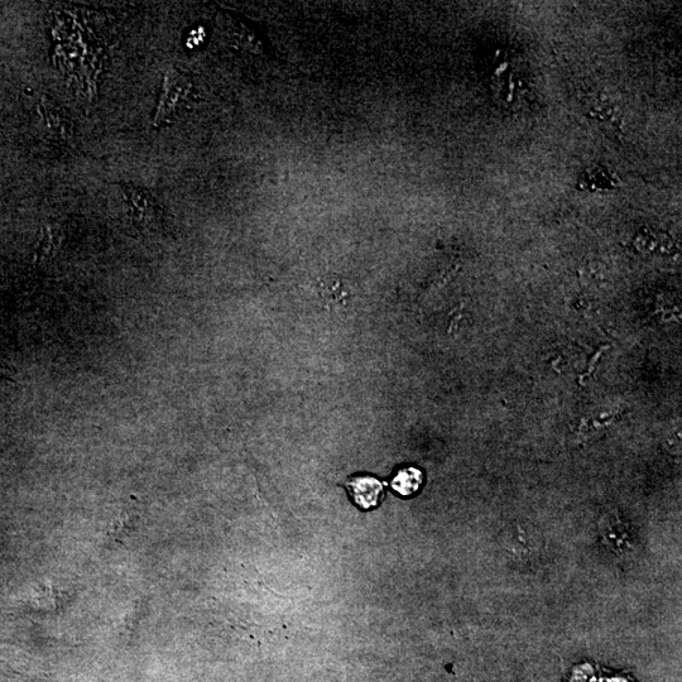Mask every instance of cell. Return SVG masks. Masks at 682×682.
Wrapping results in <instances>:
<instances>
[{
  "label": "cell",
  "mask_w": 682,
  "mask_h": 682,
  "mask_svg": "<svg viewBox=\"0 0 682 682\" xmlns=\"http://www.w3.org/2000/svg\"><path fill=\"white\" fill-rule=\"evenodd\" d=\"M588 115L590 118L598 120L600 123L611 124V126H619L618 124V110L614 108L611 100L605 95H593L588 100Z\"/></svg>",
  "instance_id": "6"
},
{
  "label": "cell",
  "mask_w": 682,
  "mask_h": 682,
  "mask_svg": "<svg viewBox=\"0 0 682 682\" xmlns=\"http://www.w3.org/2000/svg\"><path fill=\"white\" fill-rule=\"evenodd\" d=\"M120 192L128 208L132 223L143 233H157L163 225V213L160 204L150 191L142 186L122 182Z\"/></svg>",
  "instance_id": "2"
},
{
  "label": "cell",
  "mask_w": 682,
  "mask_h": 682,
  "mask_svg": "<svg viewBox=\"0 0 682 682\" xmlns=\"http://www.w3.org/2000/svg\"><path fill=\"white\" fill-rule=\"evenodd\" d=\"M350 494L360 508L376 507L383 492V484L373 477H357L348 482Z\"/></svg>",
  "instance_id": "4"
},
{
  "label": "cell",
  "mask_w": 682,
  "mask_h": 682,
  "mask_svg": "<svg viewBox=\"0 0 682 682\" xmlns=\"http://www.w3.org/2000/svg\"><path fill=\"white\" fill-rule=\"evenodd\" d=\"M62 240V235L60 228L56 225H47V227L42 228L40 240H38L36 248V262L46 261L51 254L56 253L57 248H59Z\"/></svg>",
  "instance_id": "8"
},
{
  "label": "cell",
  "mask_w": 682,
  "mask_h": 682,
  "mask_svg": "<svg viewBox=\"0 0 682 682\" xmlns=\"http://www.w3.org/2000/svg\"><path fill=\"white\" fill-rule=\"evenodd\" d=\"M194 81L185 72L170 69L163 78L160 100H158L153 127L161 128L174 123L181 114L195 104Z\"/></svg>",
  "instance_id": "1"
},
{
  "label": "cell",
  "mask_w": 682,
  "mask_h": 682,
  "mask_svg": "<svg viewBox=\"0 0 682 682\" xmlns=\"http://www.w3.org/2000/svg\"><path fill=\"white\" fill-rule=\"evenodd\" d=\"M422 482H424V474L420 469L406 468L400 470L392 480V488L401 496L408 497L419 492Z\"/></svg>",
  "instance_id": "7"
},
{
  "label": "cell",
  "mask_w": 682,
  "mask_h": 682,
  "mask_svg": "<svg viewBox=\"0 0 682 682\" xmlns=\"http://www.w3.org/2000/svg\"><path fill=\"white\" fill-rule=\"evenodd\" d=\"M618 186V179L612 174L611 171L607 170L602 166L594 168L585 172L583 176L580 177L578 189L579 190H612L616 189Z\"/></svg>",
  "instance_id": "5"
},
{
  "label": "cell",
  "mask_w": 682,
  "mask_h": 682,
  "mask_svg": "<svg viewBox=\"0 0 682 682\" xmlns=\"http://www.w3.org/2000/svg\"><path fill=\"white\" fill-rule=\"evenodd\" d=\"M38 114H40L43 127H45L48 136L54 139L55 142L67 143L71 141L72 136H74V127H72L71 120L59 105H56L45 96V98L41 99L40 105H38Z\"/></svg>",
  "instance_id": "3"
}]
</instances>
